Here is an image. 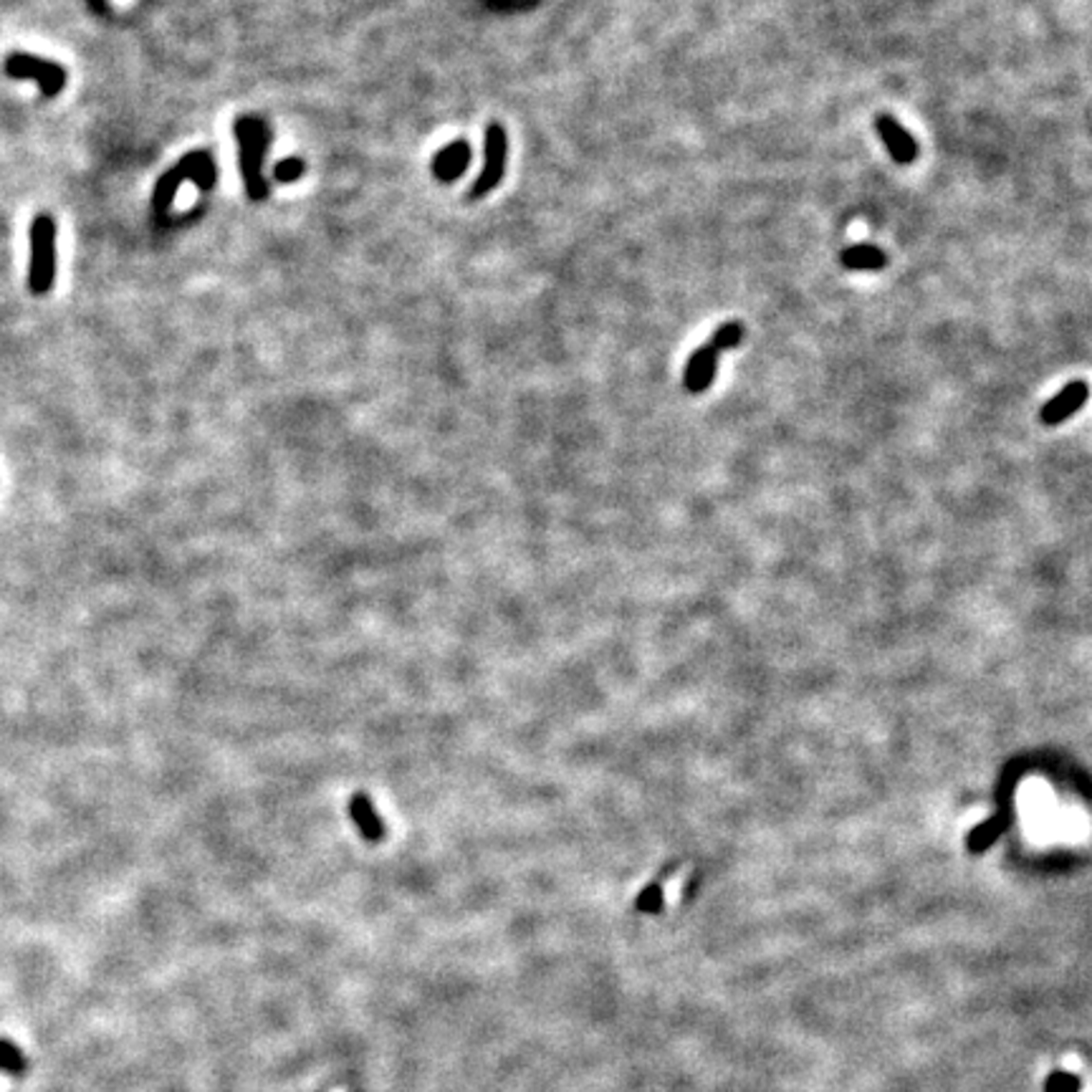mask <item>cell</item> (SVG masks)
<instances>
[{"label":"cell","instance_id":"obj_1","mask_svg":"<svg viewBox=\"0 0 1092 1092\" xmlns=\"http://www.w3.org/2000/svg\"><path fill=\"white\" fill-rule=\"evenodd\" d=\"M241 175L250 200H264L268 195L264 180V159L271 147V129L261 117H238L233 124Z\"/></svg>","mask_w":1092,"mask_h":1092},{"label":"cell","instance_id":"obj_2","mask_svg":"<svg viewBox=\"0 0 1092 1092\" xmlns=\"http://www.w3.org/2000/svg\"><path fill=\"white\" fill-rule=\"evenodd\" d=\"M53 279H56V220L41 213L30 223V294H48L53 287Z\"/></svg>","mask_w":1092,"mask_h":1092},{"label":"cell","instance_id":"obj_3","mask_svg":"<svg viewBox=\"0 0 1092 1092\" xmlns=\"http://www.w3.org/2000/svg\"><path fill=\"white\" fill-rule=\"evenodd\" d=\"M506 157H509V137L506 129L498 121H490L486 132H483V170L475 177L473 188L468 193L471 200L486 197L490 190L496 188L498 182L504 180L506 173Z\"/></svg>","mask_w":1092,"mask_h":1092},{"label":"cell","instance_id":"obj_4","mask_svg":"<svg viewBox=\"0 0 1092 1092\" xmlns=\"http://www.w3.org/2000/svg\"><path fill=\"white\" fill-rule=\"evenodd\" d=\"M6 74L13 79H33L41 94L48 99L59 97L66 89V68L33 53H10L6 59Z\"/></svg>","mask_w":1092,"mask_h":1092},{"label":"cell","instance_id":"obj_5","mask_svg":"<svg viewBox=\"0 0 1092 1092\" xmlns=\"http://www.w3.org/2000/svg\"><path fill=\"white\" fill-rule=\"evenodd\" d=\"M875 129H878L885 150L890 152V157L896 159L898 165L916 162V157H918V142L893 114H878L875 117Z\"/></svg>","mask_w":1092,"mask_h":1092},{"label":"cell","instance_id":"obj_6","mask_svg":"<svg viewBox=\"0 0 1092 1092\" xmlns=\"http://www.w3.org/2000/svg\"><path fill=\"white\" fill-rule=\"evenodd\" d=\"M1087 395H1090V387H1087L1085 379L1067 382L1063 390L1057 392L1055 398L1045 402V407H1042L1040 413L1042 422H1045V425H1060V422L1067 420L1070 415H1075L1080 407L1085 405Z\"/></svg>","mask_w":1092,"mask_h":1092},{"label":"cell","instance_id":"obj_7","mask_svg":"<svg viewBox=\"0 0 1092 1092\" xmlns=\"http://www.w3.org/2000/svg\"><path fill=\"white\" fill-rule=\"evenodd\" d=\"M716 369H718V352L706 342V344H701V347L695 349L694 355H691V360H688L686 372H683V387H686L691 395H701V392H706L711 384H713Z\"/></svg>","mask_w":1092,"mask_h":1092},{"label":"cell","instance_id":"obj_8","mask_svg":"<svg viewBox=\"0 0 1092 1092\" xmlns=\"http://www.w3.org/2000/svg\"><path fill=\"white\" fill-rule=\"evenodd\" d=\"M471 157H473V150H471L468 139H453L448 147L437 150V155L433 157V175L440 182L458 180L460 175L471 167Z\"/></svg>","mask_w":1092,"mask_h":1092},{"label":"cell","instance_id":"obj_9","mask_svg":"<svg viewBox=\"0 0 1092 1092\" xmlns=\"http://www.w3.org/2000/svg\"><path fill=\"white\" fill-rule=\"evenodd\" d=\"M349 814H352V822H355L357 829L362 832L364 840H369V842H379V840H384L387 827H384V822L379 820V814H377L375 805H372V799H369L367 794L357 791L355 797H352V802H349Z\"/></svg>","mask_w":1092,"mask_h":1092},{"label":"cell","instance_id":"obj_10","mask_svg":"<svg viewBox=\"0 0 1092 1092\" xmlns=\"http://www.w3.org/2000/svg\"><path fill=\"white\" fill-rule=\"evenodd\" d=\"M177 167H180V173L185 175V180H193L200 190H211L213 185H215V177H218L213 155L205 150L188 152V155L177 162Z\"/></svg>","mask_w":1092,"mask_h":1092},{"label":"cell","instance_id":"obj_11","mask_svg":"<svg viewBox=\"0 0 1092 1092\" xmlns=\"http://www.w3.org/2000/svg\"><path fill=\"white\" fill-rule=\"evenodd\" d=\"M840 264L850 271H880L888 264V256L873 243H858L840 253Z\"/></svg>","mask_w":1092,"mask_h":1092},{"label":"cell","instance_id":"obj_12","mask_svg":"<svg viewBox=\"0 0 1092 1092\" xmlns=\"http://www.w3.org/2000/svg\"><path fill=\"white\" fill-rule=\"evenodd\" d=\"M185 182V175L180 173V167L175 165L173 170H167V173L159 175V180L155 182V193H152V208H155V213H167L170 211V205H173L175 195H177V190H180V185Z\"/></svg>","mask_w":1092,"mask_h":1092},{"label":"cell","instance_id":"obj_13","mask_svg":"<svg viewBox=\"0 0 1092 1092\" xmlns=\"http://www.w3.org/2000/svg\"><path fill=\"white\" fill-rule=\"evenodd\" d=\"M741 340H744V324H741V322H724V324L713 332L709 344L721 355V352L736 349L738 344H741Z\"/></svg>","mask_w":1092,"mask_h":1092},{"label":"cell","instance_id":"obj_14","mask_svg":"<svg viewBox=\"0 0 1092 1092\" xmlns=\"http://www.w3.org/2000/svg\"><path fill=\"white\" fill-rule=\"evenodd\" d=\"M0 1070L10 1075H23L26 1072V1057L13 1042L0 1040Z\"/></svg>","mask_w":1092,"mask_h":1092},{"label":"cell","instance_id":"obj_15","mask_svg":"<svg viewBox=\"0 0 1092 1092\" xmlns=\"http://www.w3.org/2000/svg\"><path fill=\"white\" fill-rule=\"evenodd\" d=\"M1083 1080L1067 1070H1055L1045 1083V1092H1080Z\"/></svg>","mask_w":1092,"mask_h":1092},{"label":"cell","instance_id":"obj_16","mask_svg":"<svg viewBox=\"0 0 1092 1092\" xmlns=\"http://www.w3.org/2000/svg\"><path fill=\"white\" fill-rule=\"evenodd\" d=\"M304 173H306V162L302 157H287L273 167L276 182H296Z\"/></svg>","mask_w":1092,"mask_h":1092},{"label":"cell","instance_id":"obj_17","mask_svg":"<svg viewBox=\"0 0 1092 1092\" xmlns=\"http://www.w3.org/2000/svg\"><path fill=\"white\" fill-rule=\"evenodd\" d=\"M638 908L648 913L660 911V908H663V888L656 882V885H650V888L642 890L640 898H638Z\"/></svg>","mask_w":1092,"mask_h":1092}]
</instances>
